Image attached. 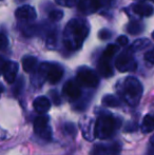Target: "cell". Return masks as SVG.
<instances>
[{"instance_id": "6da1fadb", "label": "cell", "mask_w": 154, "mask_h": 155, "mask_svg": "<svg viewBox=\"0 0 154 155\" xmlns=\"http://www.w3.org/2000/svg\"><path fill=\"white\" fill-rule=\"evenodd\" d=\"M89 34V25L86 20L79 18L72 19L68 23L64 34L66 47L71 51H76L81 48L84 39Z\"/></svg>"}, {"instance_id": "7a4b0ae2", "label": "cell", "mask_w": 154, "mask_h": 155, "mask_svg": "<svg viewBox=\"0 0 154 155\" xmlns=\"http://www.w3.org/2000/svg\"><path fill=\"white\" fill-rule=\"evenodd\" d=\"M143 86L140 81L135 77H127L123 80V88H121L120 94L123 100L129 106L135 107L138 104L143 95Z\"/></svg>"}, {"instance_id": "3957f363", "label": "cell", "mask_w": 154, "mask_h": 155, "mask_svg": "<svg viewBox=\"0 0 154 155\" xmlns=\"http://www.w3.org/2000/svg\"><path fill=\"white\" fill-rule=\"evenodd\" d=\"M119 127V120L112 114H103L95 121L94 134L99 139H108L112 137Z\"/></svg>"}, {"instance_id": "277c9868", "label": "cell", "mask_w": 154, "mask_h": 155, "mask_svg": "<svg viewBox=\"0 0 154 155\" xmlns=\"http://www.w3.org/2000/svg\"><path fill=\"white\" fill-rule=\"evenodd\" d=\"M38 76H42L44 79H47L50 84H55L64 76V69L58 64L53 63H42L38 69Z\"/></svg>"}, {"instance_id": "5b68a950", "label": "cell", "mask_w": 154, "mask_h": 155, "mask_svg": "<svg viewBox=\"0 0 154 155\" xmlns=\"http://www.w3.org/2000/svg\"><path fill=\"white\" fill-rule=\"evenodd\" d=\"M115 67L119 72H132L135 71L137 63L132 55V50L129 49L127 51L119 54L115 61Z\"/></svg>"}, {"instance_id": "8992f818", "label": "cell", "mask_w": 154, "mask_h": 155, "mask_svg": "<svg viewBox=\"0 0 154 155\" xmlns=\"http://www.w3.org/2000/svg\"><path fill=\"white\" fill-rule=\"evenodd\" d=\"M77 81L87 88H96L99 84L98 75L88 68H80L77 71Z\"/></svg>"}, {"instance_id": "52a82bcc", "label": "cell", "mask_w": 154, "mask_h": 155, "mask_svg": "<svg viewBox=\"0 0 154 155\" xmlns=\"http://www.w3.org/2000/svg\"><path fill=\"white\" fill-rule=\"evenodd\" d=\"M34 131L39 137L47 140L52 139V129L49 126V117L40 115L34 121Z\"/></svg>"}, {"instance_id": "ba28073f", "label": "cell", "mask_w": 154, "mask_h": 155, "mask_svg": "<svg viewBox=\"0 0 154 155\" xmlns=\"http://www.w3.org/2000/svg\"><path fill=\"white\" fill-rule=\"evenodd\" d=\"M119 152H120V146L117 143L111 145L98 143L93 147L91 155H119Z\"/></svg>"}, {"instance_id": "9c48e42d", "label": "cell", "mask_w": 154, "mask_h": 155, "mask_svg": "<svg viewBox=\"0 0 154 155\" xmlns=\"http://www.w3.org/2000/svg\"><path fill=\"white\" fill-rule=\"evenodd\" d=\"M2 75L4 79L8 84H13L16 79L17 72H18V64L14 61H8L2 64Z\"/></svg>"}, {"instance_id": "30bf717a", "label": "cell", "mask_w": 154, "mask_h": 155, "mask_svg": "<svg viewBox=\"0 0 154 155\" xmlns=\"http://www.w3.org/2000/svg\"><path fill=\"white\" fill-rule=\"evenodd\" d=\"M64 94L69 97L71 100H76L81 96V90H80V84L78 81L74 80H69L64 86Z\"/></svg>"}, {"instance_id": "8fae6325", "label": "cell", "mask_w": 154, "mask_h": 155, "mask_svg": "<svg viewBox=\"0 0 154 155\" xmlns=\"http://www.w3.org/2000/svg\"><path fill=\"white\" fill-rule=\"evenodd\" d=\"M80 129L82 131L84 137L88 140H92L95 137L94 134V128H95V123L92 118L90 117H84L80 119Z\"/></svg>"}, {"instance_id": "7c38bea8", "label": "cell", "mask_w": 154, "mask_h": 155, "mask_svg": "<svg viewBox=\"0 0 154 155\" xmlns=\"http://www.w3.org/2000/svg\"><path fill=\"white\" fill-rule=\"evenodd\" d=\"M15 15L20 20H34L36 18L35 8H32L31 5H23L18 8Z\"/></svg>"}, {"instance_id": "4fadbf2b", "label": "cell", "mask_w": 154, "mask_h": 155, "mask_svg": "<svg viewBox=\"0 0 154 155\" xmlns=\"http://www.w3.org/2000/svg\"><path fill=\"white\" fill-rule=\"evenodd\" d=\"M33 107L39 114H44L51 108V102L49 98H47L45 96H39L33 101Z\"/></svg>"}, {"instance_id": "5bb4252c", "label": "cell", "mask_w": 154, "mask_h": 155, "mask_svg": "<svg viewBox=\"0 0 154 155\" xmlns=\"http://www.w3.org/2000/svg\"><path fill=\"white\" fill-rule=\"evenodd\" d=\"M110 60L108 58H105L101 56L100 60L98 62V72L103 77H111L113 75V69H112L111 64H110Z\"/></svg>"}, {"instance_id": "9a60e30c", "label": "cell", "mask_w": 154, "mask_h": 155, "mask_svg": "<svg viewBox=\"0 0 154 155\" xmlns=\"http://www.w3.org/2000/svg\"><path fill=\"white\" fill-rule=\"evenodd\" d=\"M133 12L136 15L142 17H149L151 15H153L154 8L152 5L147 3H137L135 5H133Z\"/></svg>"}, {"instance_id": "2e32d148", "label": "cell", "mask_w": 154, "mask_h": 155, "mask_svg": "<svg viewBox=\"0 0 154 155\" xmlns=\"http://www.w3.org/2000/svg\"><path fill=\"white\" fill-rule=\"evenodd\" d=\"M22 68L27 73H32L37 68V58L33 56H25L22 59Z\"/></svg>"}, {"instance_id": "e0dca14e", "label": "cell", "mask_w": 154, "mask_h": 155, "mask_svg": "<svg viewBox=\"0 0 154 155\" xmlns=\"http://www.w3.org/2000/svg\"><path fill=\"white\" fill-rule=\"evenodd\" d=\"M142 131L144 133H150L154 131V116L146 115L142 123Z\"/></svg>"}, {"instance_id": "ac0fdd59", "label": "cell", "mask_w": 154, "mask_h": 155, "mask_svg": "<svg viewBox=\"0 0 154 155\" xmlns=\"http://www.w3.org/2000/svg\"><path fill=\"white\" fill-rule=\"evenodd\" d=\"M120 104L121 102H120V100H119V98H117L116 96H114V95H111V94L103 96V104L106 107L117 108V107L120 106Z\"/></svg>"}, {"instance_id": "d6986e66", "label": "cell", "mask_w": 154, "mask_h": 155, "mask_svg": "<svg viewBox=\"0 0 154 155\" xmlns=\"http://www.w3.org/2000/svg\"><path fill=\"white\" fill-rule=\"evenodd\" d=\"M150 45V40L147 38H140L137 39L133 42V45H131L130 49L133 51H142V50H145Z\"/></svg>"}, {"instance_id": "ffe728a7", "label": "cell", "mask_w": 154, "mask_h": 155, "mask_svg": "<svg viewBox=\"0 0 154 155\" xmlns=\"http://www.w3.org/2000/svg\"><path fill=\"white\" fill-rule=\"evenodd\" d=\"M127 31L132 35H137L140 34L143 31H144V25L143 23H140L139 21H132L128 25Z\"/></svg>"}, {"instance_id": "44dd1931", "label": "cell", "mask_w": 154, "mask_h": 155, "mask_svg": "<svg viewBox=\"0 0 154 155\" xmlns=\"http://www.w3.org/2000/svg\"><path fill=\"white\" fill-rule=\"evenodd\" d=\"M118 51V47L116 45H110L107 47V49L105 50L103 54V57L108 58V59H111L114 55L116 54V52Z\"/></svg>"}, {"instance_id": "7402d4cb", "label": "cell", "mask_w": 154, "mask_h": 155, "mask_svg": "<svg viewBox=\"0 0 154 155\" xmlns=\"http://www.w3.org/2000/svg\"><path fill=\"white\" fill-rule=\"evenodd\" d=\"M64 17V12L62 11H52L51 13L49 14V18L51 19L52 21H59L61 20V18Z\"/></svg>"}, {"instance_id": "603a6c76", "label": "cell", "mask_w": 154, "mask_h": 155, "mask_svg": "<svg viewBox=\"0 0 154 155\" xmlns=\"http://www.w3.org/2000/svg\"><path fill=\"white\" fill-rule=\"evenodd\" d=\"M57 4L61 6H67V8H72L76 3V0H55Z\"/></svg>"}, {"instance_id": "cb8c5ba5", "label": "cell", "mask_w": 154, "mask_h": 155, "mask_svg": "<svg viewBox=\"0 0 154 155\" xmlns=\"http://www.w3.org/2000/svg\"><path fill=\"white\" fill-rule=\"evenodd\" d=\"M145 59H146L148 62L154 64V49L150 50V51L147 52V53L145 54Z\"/></svg>"}, {"instance_id": "d4e9b609", "label": "cell", "mask_w": 154, "mask_h": 155, "mask_svg": "<svg viewBox=\"0 0 154 155\" xmlns=\"http://www.w3.org/2000/svg\"><path fill=\"white\" fill-rule=\"evenodd\" d=\"M64 129H66V132H68L69 134H76V128H75L74 124H67L66 126H64Z\"/></svg>"}, {"instance_id": "484cf974", "label": "cell", "mask_w": 154, "mask_h": 155, "mask_svg": "<svg viewBox=\"0 0 154 155\" xmlns=\"http://www.w3.org/2000/svg\"><path fill=\"white\" fill-rule=\"evenodd\" d=\"M117 43H118L119 45H121V47H125V45H128V42H129V39H128V37L126 36H119L118 38H117Z\"/></svg>"}, {"instance_id": "4316f807", "label": "cell", "mask_w": 154, "mask_h": 155, "mask_svg": "<svg viewBox=\"0 0 154 155\" xmlns=\"http://www.w3.org/2000/svg\"><path fill=\"white\" fill-rule=\"evenodd\" d=\"M8 45V39L3 34H0V50H3Z\"/></svg>"}, {"instance_id": "83f0119b", "label": "cell", "mask_w": 154, "mask_h": 155, "mask_svg": "<svg viewBox=\"0 0 154 155\" xmlns=\"http://www.w3.org/2000/svg\"><path fill=\"white\" fill-rule=\"evenodd\" d=\"M111 33H110L108 30H103V31H100L99 32V38H101V39H108V38H110V36H111Z\"/></svg>"}, {"instance_id": "f1b7e54d", "label": "cell", "mask_w": 154, "mask_h": 155, "mask_svg": "<svg viewBox=\"0 0 154 155\" xmlns=\"http://www.w3.org/2000/svg\"><path fill=\"white\" fill-rule=\"evenodd\" d=\"M51 95L53 96V100L54 102H55V104H60V99H59V96H58V94L55 92V91H53V92L51 93Z\"/></svg>"}, {"instance_id": "f546056e", "label": "cell", "mask_w": 154, "mask_h": 155, "mask_svg": "<svg viewBox=\"0 0 154 155\" xmlns=\"http://www.w3.org/2000/svg\"><path fill=\"white\" fill-rule=\"evenodd\" d=\"M5 136H6L5 131L2 130V129H0V140H1V139H3V138H5Z\"/></svg>"}, {"instance_id": "4dcf8cb0", "label": "cell", "mask_w": 154, "mask_h": 155, "mask_svg": "<svg viewBox=\"0 0 154 155\" xmlns=\"http://www.w3.org/2000/svg\"><path fill=\"white\" fill-rule=\"evenodd\" d=\"M153 147H154V146H153ZM147 155H154V148H153V149L149 150V152H148V154H147Z\"/></svg>"}, {"instance_id": "1f68e13d", "label": "cell", "mask_w": 154, "mask_h": 155, "mask_svg": "<svg viewBox=\"0 0 154 155\" xmlns=\"http://www.w3.org/2000/svg\"><path fill=\"white\" fill-rule=\"evenodd\" d=\"M150 143H151V145H152V146H154V135H153V136L150 138Z\"/></svg>"}, {"instance_id": "d6a6232c", "label": "cell", "mask_w": 154, "mask_h": 155, "mask_svg": "<svg viewBox=\"0 0 154 155\" xmlns=\"http://www.w3.org/2000/svg\"><path fill=\"white\" fill-rule=\"evenodd\" d=\"M3 90H4L3 86H2V84H0V93H2V92H3Z\"/></svg>"}, {"instance_id": "836d02e7", "label": "cell", "mask_w": 154, "mask_h": 155, "mask_svg": "<svg viewBox=\"0 0 154 155\" xmlns=\"http://www.w3.org/2000/svg\"><path fill=\"white\" fill-rule=\"evenodd\" d=\"M152 38H153V39H154V32H153V33H152Z\"/></svg>"}, {"instance_id": "e575fe53", "label": "cell", "mask_w": 154, "mask_h": 155, "mask_svg": "<svg viewBox=\"0 0 154 155\" xmlns=\"http://www.w3.org/2000/svg\"><path fill=\"white\" fill-rule=\"evenodd\" d=\"M151 1H153V2H154V0H151Z\"/></svg>"}]
</instances>
